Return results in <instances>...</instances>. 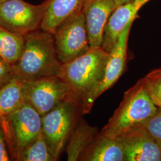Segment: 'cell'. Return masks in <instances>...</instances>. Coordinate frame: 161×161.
<instances>
[{"label": "cell", "instance_id": "277c9868", "mask_svg": "<svg viewBox=\"0 0 161 161\" xmlns=\"http://www.w3.org/2000/svg\"><path fill=\"white\" fill-rule=\"evenodd\" d=\"M7 143L16 159L42 131V116L30 104L23 103L0 119Z\"/></svg>", "mask_w": 161, "mask_h": 161}, {"label": "cell", "instance_id": "7a4b0ae2", "mask_svg": "<svg viewBox=\"0 0 161 161\" xmlns=\"http://www.w3.org/2000/svg\"><path fill=\"white\" fill-rule=\"evenodd\" d=\"M109 56V53L102 47L91 48L80 57L62 64L58 76L68 86L70 98L80 107L100 84Z\"/></svg>", "mask_w": 161, "mask_h": 161}, {"label": "cell", "instance_id": "9a60e30c", "mask_svg": "<svg viewBox=\"0 0 161 161\" xmlns=\"http://www.w3.org/2000/svg\"><path fill=\"white\" fill-rule=\"evenodd\" d=\"M97 135V128L89 125L85 121H80L75 125L66 147L68 161H78Z\"/></svg>", "mask_w": 161, "mask_h": 161}, {"label": "cell", "instance_id": "3957f363", "mask_svg": "<svg viewBox=\"0 0 161 161\" xmlns=\"http://www.w3.org/2000/svg\"><path fill=\"white\" fill-rule=\"evenodd\" d=\"M158 109L143 78L125 92L119 107L100 133L116 138L132 128L143 125Z\"/></svg>", "mask_w": 161, "mask_h": 161}, {"label": "cell", "instance_id": "5b68a950", "mask_svg": "<svg viewBox=\"0 0 161 161\" xmlns=\"http://www.w3.org/2000/svg\"><path fill=\"white\" fill-rule=\"evenodd\" d=\"M80 111V104L69 98L42 116V131L56 161L75 127Z\"/></svg>", "mask_w": 161, "mask_h": 161}, {"label": "cell", "instance_id": "4fadbf2b", "mask_svg": "<svg viewBox=\"0 0 161 161\" xmlns=\"http://www.w3.org/2000/svg\"><path fill=\"white\" fill-rule=\"evenodd\" d=\"M86 0H48L40 29L53 34L69 17L81 12Z\"/></svg>", "mask_w": 161, "mask_h": 161}, {"label": "cell", "instance_id": "e0dca14e", "mask_svg": "<svg viewBox=\"0 0 161 161\" xmlns=\"http://www.w3.org/2000/svg\"><path fill=\"white\" fill-rule=\"evenodd\" d=\"M25 46V36L0 26V58L12 65L20 58Z\"/></svg>", "mask_w": 161, "mask_h": 161}, {"label": "cell", "instance_id": "7402d4cb", "mask_svg": "<svg viewBox=\"0 0 161 161\" xmlns=\"http://www.w3.org/2000/svg\"><path fill=\"white\" fill-rule=\"evenodd\" d=\"M6 143L7 141L4 131L0 122V161L10 160L6 147Z\"/></svg>", "mask_w": 161, "mask_h": 161}, {"label": "cell", "instance_id": "5bb4252c", "mask_svg": "<svg viewBox=\"0 0 161 161\" xmlns=\"http://www.w3.org/2000/svg\"><path fill=\"white\" fill-rule=\"evenodd\" d=\"M79 160L125 161L124 150L118 140L100 133L83 152Z\"/></svg>", "mask_w": 161, "mask_h": 161}, {"label": "cell", "instance_id": "8fae6325", "mask_svg": "<svg viewBox=\"0 0 161 161\" xmlns=\"http://www.w3.org/2000/svg\"><path fill=\"white\" fill-rule=\"evenodd\" d=\"M115 9L114 0H86L82 10L90 48L102 47L106 25Z\"/></svg>", "mask_w": 161, "mask_h": 161}, {"label": "cell", "instance_id": "8992f818", "mask_svg": "<svg viewBox=\"0 0 161 161\" xmlns=\"http://www.w3.org/2000/svg\"><path fill=\"white\" fill-rule=\"evenodd\" d=\"M53 35L58 59L62 64L80 57L91 48L82 10L65 20Z\"/></svg>", "mask_w": 161, "mask_h": 161}, {"label": "cell", "instance_id": "cb8c5ba5", "mask_svg": "<svg viewBox=\"0 0 161 161\" xmlns=\"http://www.w3.org/2000/svg\"><path fill=\"white\" fill-rule=\"evenodd\" d=\"M6 0H0V3H2V2H4V1H5Z\"/></svg>", "mask_w": 161, "mask_h": 161}, {"label": "cell", "instance_id": "2e32d148", "mask_svg": "<svg viewBox=\"0 0 161 161\" xmlns=\"http://www.w3.org/2000/svg\"><path fill=\"white\" fill-rule=\"evenodd\" d=\"M24 102L23 82L14 76L0 88V119L12 114Z\"/></svg>", "mask_w": 161, "mask_h": 161}, {"label": "cell", "instance_id": "603a6c76", "mask_svg": "<svg viewBox=\"0 0 161 161\" xmlns=\"http://www.w3.org/2000/svg\"><path fill=\"white\" fill-rule=\"evenodd\" d=\"M132 0H114L115 3V8L119 6L123 5L124 4H126L127 3L130 2Z\"/></svg>", "mask_w": 161, "mask_h": 161}, {"label": "cell", "instance_id": "9c48e42d", "mask_svg": "<svg viewBox=\"0 0 161 161\" xmlns=\"http://www.w3.org/2000/svg\"><path fill=\"white\" fill-rule=\"evenodd\" d=\"M135 19L136 17L131 19L121 32L114 46L109 52L103 76L100 84L81 104L80 112L83 115L90 112L96 99L113 86L124 72L126 67L129 35Z\"/></svg>", "mask_w": 161, "mask_h": 161}, {"label": "cell", "instance_id": "ba28073f", "mask_svg": "<svg viewBox=\"0 0 161 161\" xmlns=\"http://www.w3.org/2000/svg\"><path fill=\"white\" fill-rule=\"evenodd\" d=\"M25 102L30 104L41 116L70 98L68 86L58 76L23 82Z\"/></svg>", "mask_w": 161, "mask_h": 161}, {"label": "cell", "instance_id": "52a82bcc", "mask_svg": "<svg viewBox=\"0 0 161 161\" xmlns=\"http://www.w3.org/2000/svg\"><path fill=\"white\" fill-rule=\"evenodd\" d=\"M47 4L48 0L39 5H32L23 0L2 2L0 3V26L24 36L40 29Z\"/></svg>", "mask_w": 161, "mask_h": 161}, {"label": "cell", "instance_id": "30bf717a", "mask_svg": "<svg viewBox=\"0 0 161 161\" xmlns=\"http://www.w3.org/2000/svg\"><path fill=\"white\" fill-rule=\"evenodd\" d=\"M125 161H161V148L143 125L134 127L116 137Z\"/></svg>", "mask_w": 161, "mask_h": 161}, {"label": "cell", "instance_id": "ac0fdd59", "mask_svg": "<svg viewBox=\"0 0 161 161\" xmlns=\"http://www.w3.org/2000/svg\"><path fill=\"white\" fill-rule=\"evenodd\" d=\"M21 161H54L42 131L17 159Z\"/></svg>", "mask_w": 161, "mask_h": 161}, {"label": "cell", "instance_id": "44dd1931", "mask_svg": "<svg viewBox=\"0 0 161 161\" xmlns=\"http://www.w3.org/2000/svg\"><path fill=\"white\" fill-rule=\"evenodd\" d=\"M14 77L13 65L0 58V88L8 83Z\"/></svg>", "mask_w": 161, "mask_h": 161}, {"label": "cell", "instance_id": "6da1fadb", "mask_svg": "<svg viewBox=\"0 0 161 161\" xmlns=\"http://www.w3.org/2000/svg\"><path fill=\"white\" fill-rule=\"evenodd\" d=\"M61 65L53 35L40 29L25 35L23 52L13 68L14 76L26 82L58 76Z\"/></svg>", "mask_w": 161, "mask_h": 161}, {"label": "cell", "instance_id": "7c38bea8", "mask_svg": "<svg viewBox=\"0 0 161 161\" xmlns=\"http://www.w3.org/2000/svg\"><path fill=\"white\" fill-rule=\"evenodd\" d=\"M149 0H132L116 7L111 14L104 31L102 48L109 53L118 36L133 18L136 17L139 10Z\"/></svg>", "mask_w": 161, "mask_h": 161}, {"label": "cell", "instance_id": "ffe728a7", "mask_svg": "<svg viewBox=\"0 0 161 161\" xmlns=\"http://www.w3.org/2000/svg\"><path fill=\"white\" fill-rule=\"evenodd\" d=\"M145 129L161 148V108L143 124Z\"/></svg>", "mask_w": 161, "mask_h": 161}, {"label": "cell", "instance_id": "d6986e66", "mask_svg": "<svg viewBox=\"0 0 161 161\" xmlns=\"http://www.w3.org/2000/svg\"><path fill=\"white\" fill-rule=\"evenodd\" d=\"M143 79L153 103L161 108V67L150 71Z\"/></svg>", "mask_w": 161, "mask_h": 161}]
</instances>
